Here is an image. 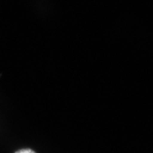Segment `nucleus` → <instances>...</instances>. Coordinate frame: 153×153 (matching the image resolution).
<instances>
[{"label":"nucleus","instance_id":"obj_1","mask_svg":"<svg viewBox=\"0 0 153 153\" xmlns=\"http://www.w3.org/2000/svg\"><path fill=\"white\" fill-rule=\"evenodd\" d=\"M14 153H36L34 151H33L32 149H22L20 150H17Z\"/></svg>","mask_w":153,"mask_h":153}]
</instances>
